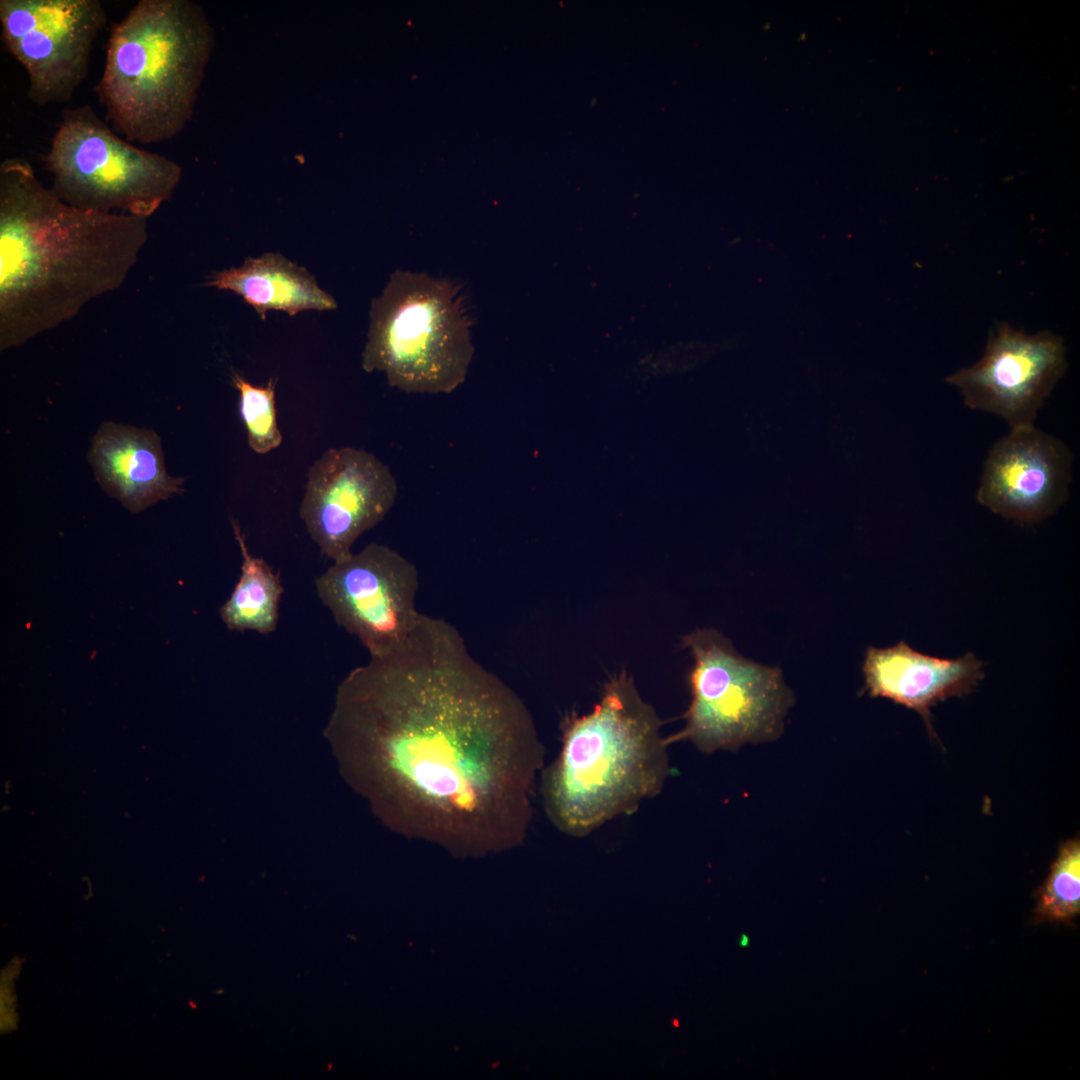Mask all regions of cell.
I'll return each instance as SVG.
<instances>
[{
	"label": "cell",
	"instance_id": "1",
	"mask_svg": "<svg viewBox=\"0 0 1080 1080\" xmlns=\"http://www.w3.org/2000/svg\"><path fill=\"white\" fill-rule=\"evenodd\" d=\"M325 733L393 832L465 856L526 838L544 745L521 698L445 619L421 613L401 647L351 670Z\"/></svg>",
	"mask_w": 1080,
	"mask_h": 1080
},
{
	"label": "cell",
	"instance_id": "2",
	"mask_svg": "<svg viewBox=\"0 0 1080 1080\" xmlns=\"http://www.w3.org/2000/svg\"><path fill=\"white\" fill-rule=\"evenodd\" d=\"M147 218L75 208L31 164H0V349L23 345L118 289L148 240Z\"/></svg>",
	"mask_w": 1080,
	"mask_h": 1080
},
{
	"label": "cell",
	"instance_id": "3",
	"mask_svg": "<svg viewBox=\"0 0 1080 1080\" xmlns=\"http://www.w3.org/2000/svg\"><path fill=\"white\" fill-rule=\"evenodd\" d=\"M662 721L624 670L584 715L562 722V746L541 771L545 813L562 833L583 837L634 813L657 796L670 773Z\"/></svg>",
	"mask_w": 1080,
	"mask_h": 1080
},
{
	"label": "cell",
	"instance_id": "4",
	"mask_svg": "<svg viewBox=\"0 0 1080 1080\" xmlns=\"http://www.w3.org/2000/svg\"><path fill=\"white\" fill-rule=\"evenodd\" d=\"M214 30L188 0H140L111 30L95 92L129 142L170 140L190 120Z\"/></svg>",
	"mask_w": 1080,
	"mask_h": 1080
},
{
	"label": "cell",
	"instance_id": "5",
	"mask_svg": "<svg viewBox=\"0 0 1080 1080\" xmlns=\"http://www.w3.org/2000/svg\"><path fill=\"white\" fill-rule=\"evenodd\" d=\"M471 325L455 284L396 270L371 303L362 367L404 392L450 393L472 360Z\"/></svg>",
	"mask_w": 1080,
	"mask_h": 1080
},
{
	"label": "cell",
	"instance_id": "6",
	"mask_svg": "<svg viewBox=\"0 0 1080 1080\" xmlns=\"http://www.w3.org/2000/svg\"><path fill=\"white\" fill-rule=\"evenodd\" d=\"M54 194L68 205L149 218L168 201L182 169L120 137L90 105L67 108L43 158Z\"/></svg>",
	"mask_w": 1080,
	"mask_h": 1080
},
{
	"label": "cell",
	"instance_id": "7",
	"mask_svg": "<svg viewBox=\"0 0 1080 1080\" xmlns=\"http://www.w3.org/2000/svg\"><path fill=\"white\" fill-rule=\"evenodd\" d=\"M683 645L693 657L688 679L692 698L686 724L667 738L669 744L687 739L711 754L780 735L793 694L778 667L743 657L714 629L687 634Z\"/></svg>",
	"mask_w": 1080,
	"mask_h": 1080
},
{
	"label": "cell",
	"instance_id": "8",
	"mask_svg": "<svg viewBox=\"0 0 1080 1080\" xmlns=\"http://www.w3.org/2000/svg\"><path fill=\"white\" fill-rule=\"evenodd\" d=\"M315 587L336 623L357 637L370 657L401 647L421 615L416 566L384 544L369 543L334 562L316 578Z\"/></svg>",
	"mask_w": 1080,
	"mask_h": 1080
},
{
	"label": "cell",
	"instance_id": "9",
	"mask_svg": "<svg viewBox=\"0 0 1080 1080\" xmlns=\"http://www.w3.org/2000/svg\"><path fill=\"white\" fill-rule=\"evenodd\" d=\"M105 22L99 0H0L2 41L26 70L31 102L72 98Z\"/></svg>",
	"mask_w": 1080,
	"mask_h": 1080
},
{
	"label": "cell",
	"instance_id": "10",
	"mask_svg": "<svg viewBox=\"0 0 1080 1080\" xmlns=\"http://www.w3.org/2000/svg\"><path fill=\"white\" fill-rule=\"evenodd\" d=\"M1066 369V347L1059 335L1028 334L1002 323L989 333L982 357L946 382L959 390L969 409L996 415L1016 429L1035 425Z\"/></svg>",
	"mask_w": 1080,
	"mask_h": 1080
},
{
	"label": "cell",
	"instance_id": "11",
	"mask_svg": "<svg viewBox=\"0 0 1080 1080\" xmlns=\"http://www.w3.org/2000/svg\"><path fill=\"white\" fill-rule=\"evenodd\" d=\"M398 493L389 467L363 449H328L309 469L300 517L322 554L337 562L391 510Z\"/></svg>",
	"mask_w": 1080,
	"mask_h": 1080
},
{
	"label": "cell",
	"instance_id": "12",
	"mask_svg": "<svg viewBox=\"0 0 1080 1080\" xmlns=\"http://www.w3.org/2000/svg\"><path fill=\"white\" fill-rule=\"evenodd\" d=\"M1073 455L1068 446L1035 425L1010 429L988 451L977 502L1018 524L1038 523L1069 496Z\"/></svg>",
	"mask_w": 1080,
	"mask_h": 1080
},
{
	"label": "cell",
	"instance_id": "13",
	"mask_svg": "<svg viewBox=\"0 0 1080 1080\" xmlns=\"http://www.w3.org/2000/svg\"><path fill=\"white\" fill-rule=\"evenodd\" d=\"M984 663L969 652L958 658L920 653L900 641L868 647L862 665L865 690L917 711L930 729V708L938 701L970 693L984 677Z\"/></svg>",
	"mask_w": 1080,
	"mask_h": 1080
},
{
	"label": "cell",
	"instance_id": "14",
	"mask_svg": "<svg viewBox=\"0 0 1080 1080\" xmlns=\"http://www.w3.org/2000/svg\"><path fill=\"white\" fill-rule=\"evenodd\" d=\"M89 461L101 487L134 513L183 491L185 479L167 473L161 440L152 430L103 423Z\"/></svg>",
	"mask_w": 1080,
	"mask_h": 1080
},
{
	"label": "cell",
	"instance_id": "15",
	"mask_svg": "<svg viewBox=\"0 0 1080 1080\" xmlns=\"http://www.w3.org/2000/svg\"><path fill=\"white\" fill-rule=\"evenodd\" d=\"M206 284L241 296L262 320L272 310L294 316L337 307L335 299L320 288L306 268L278 252L248 257L239 267L216 271Z\"/></svg>",
	"mask_w": 1080,
	"mask_h": 1080
},
{
	"label": "cell",
	"instance_id": "16",
	"mask_svg": "<svg viewBox=\"0 0 1080 1080\" xmlns=\"http://www.w3.org/2000/svg\"><path fill=\"white\" fill-rule=\"evenodd\" d=\"M234 537L242 555L241 575L231 596L220 608L230 630L273 632L278 623L283 586L279 574L262 558L252 556L237 521H232Z\"/></svg>",
	"mask_w": 1080,
	"mask_h": 1080
},
{
	"label": "cell",
	"instance_id": "17",
	"mask_svg": "<svg viewBox=\"0 0 1080 1080\" xmlns=\"http://www.w3.org/2000/svg\"><path fill=\"white\" fill-rule=\"evenodd\" d=\"M1080 911V845L1066 843L1051 867L1043 886L1036 918L1039 921L1068 922Z\"/></svg>",
	"mask_w": 1080,
	"mask_h": 1080
},
{
	"label": "cell",
	"instance_id": "18",
	"mask_svg": "<svg viewBox=\"0 0 1080 1080\" xmlns=\"http://www.w3.org/2000/svg\"><path fill=\"white\" fill-rule=\"evenodd\" d=\"M232 383L240 394L239 411L250 448L261 455L278 448L283 438L277 423L276 382L270 379L265 386H255L234 373Z\"/></svg>",
	"mask_w": 1080,
	"mask_h": 1080
},
{
	"label": "cell",
	"instance_id": "19",
	"mask_svg": "<svg viewBox=\"0 0 1080 1080\" xmlns=\"http://www.w3.org/2000/svg\"><path fill=\"white\" fill-rule=\"evenodd\" d=\"M748 943H749V939H748V937H747L746 935H742V936H741V939H740V941H739V944H740L741 946L745 947V946H747V945H748Z\"/></svg>",
	"mask_w": 1080,
	"mask_h": 1080
}]
</instances>
